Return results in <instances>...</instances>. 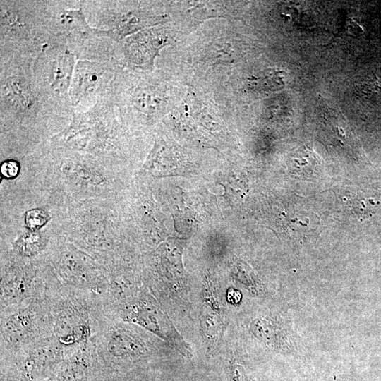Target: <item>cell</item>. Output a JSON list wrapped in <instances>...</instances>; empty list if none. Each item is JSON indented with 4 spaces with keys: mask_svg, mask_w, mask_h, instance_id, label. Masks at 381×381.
<instances>
[{
    "mask_svg": "<svg viewBox=\"0 0 381 381\" xmlns=\"http://www.w3.org/2000/svg\"><path fill=\"white\" fill-rule=\"evenodd\" d=\"M47 24L49 44L66 46L78 60L119 64L116 56L121 44L90 25L82 1H47Z\"/></svg>",
    "mask_w": 381,
    "mask_h": 381,
    "instance_id": "cell-1",
    "label": "cell"
},
{
    "mask_svg": "<svg viewBox=\"0 0 381 381\" xmlns=\"http://www.w3.org/2000/svg\"><path fill=\"white\" fill-rule=\"evenodd\" d=\"M47 301L53 334L63 349L92 339L109 317L101 295L63 284Z\"/></svg>",
    "mask_w": 381,
    "mask_h": 381,
    "instance_id": "cell-2",
    "label": "cell"
},
{
    "mask_svg": "<svg viewBox=\"0 0 381 381\" xmlns=\"http://www.w3.org/2000/svg\"><path fill=\"white\" fill-rule=\"evenodd\" d=\"M0 111L4 120L31 121L62 114L43 97L33 77L34 56L0 55Z\"/></svg>",
    "mask_w": 381,
    "mask_h": 381,
    "instance_id": "cell-3",
    "label": "cell"
},
{
    "mask_svg": "<svg viewBox=\"0 0 381 381\" xmlns=\"http://www.w3.org/2000/svg\"><path fill=\"white\" fill-rule=\"evenodd\" d=\"M0 2V55L35 57L50 38L47 1Z\"/></svg>",
    "mask_w": 381,
    "mask_h": 381,
    "instance_id": "cell-4",
    "label": "cell"
},
{
    "mask_svg": "<svg viewBox=\"0 0 381 381\" xmlns=\"http://www.w3.org/2000/svg\"><path fill=\"white\" fill-rule=\"evenodd\" d=\"M140 327L109 316L92 338L109 373H126L152 356L153 341Z\"/></svg>",
    "mask_w": 381,
    "mask_h": 381,
    "instance_id": "cell-5",
    "label": "cell"
},
{
    "mask_svg": "<svg viewBox=\"0 0 381 381\" xmlns=\"http://www.w3.org/2000/svg\"><path fill=\"white\" fill-rule=\"evenodd\" d=\"M77 58L66 46L47 44L35 57L32 71L35 84L47 101L62 114L74 113L69 88Z\"/></svg>",
    "mask_w": 381,
    "mask_h": 381,
    "instance_id": "cell-6",
    "label": "cell"
},
{
    "mask_svg": "<svg viewBox=\"0 0 381 381\" xmlns=\"http://www.w3.org/2000/svg\"><path fill=\"white\" fill-rule=\"evenodd\" d=\"M53 335L47 300L0 310V354L15 352Z\"/></svg>",
    "mask_w": 381,
    "mask_h": 381,
    "instance_id": "cell-7",
    "label": "cell"
},
{
    "mask_svg": "<svg viewBox=\"0 0 381 381\" xmlns=\"http://www.w3.org/2000/svg\"><path fill=\"white\" fill-rule=\"evenodd\" d=\"M63 357V348L54 335L15 352L1 353L0 381L52 378Z\"/></svg>",
    "mask_w": 381,
    "mask_h": 381,
    "instance_id": "cell-8",
    "label": "cell"
},
{
    "mask_svg": "<svg viewBox=\"0 0 381 381\" xmlns=\"http://www.w3.org/2000/svg\"><path fill=\"white\" fill-rule=\"evenodd\" d=\"M61 284L59 279L38 267L10 262L1 272L0 310L45 301Z\"/></svg>",
    "mask_w": 381,
    "mask_h": 381,
    "instance_id": "cell-9",
    "label": "cell"
},
{
    "mask_svg": "<svg viewBox=\"0 0 381 381\" xmlns=\"http://www.w3.org/2000/svg\"><path fill=\"white\" fill-rule=\"evenodd\" d=\"M114 317L143 328L173 346L185 357L193 356L188 343L176 329L152 291L147 289L141 288L133 300L119 310Z\"/></svg>",
    "mask_w": 381,
    "mask_h": 381,
    "instance_id": "cell-10",
    "label": "cell"
},
{
    "mask_svg": "<svg viewBox=\"0 0 381 381\" xmlns=\"http://www.w3.org/2000/svg\"><path fill=\"white\" fill-rule=\"evenodd\" d=\"M119 69L114 62L78 60L68 92L74 112L87 111L110 96Z\"/></svg>",
    "mask_w": 381,
    "mask_h": 381,
    "instance_id": "cell-11",
    "label": "cell"
},
{
    "mask_svg": "<svg viewBox=\"0 0 381 381\" xmlns=\"http://www.w3.org/2000/svg\"><path fill=\"white\" fill-rule=\"evenodd\" d=\"M56 267L64 286L101 296L104 294L108 277L84 255L71 249L64 250Z\"/></svg>",
    "mask_w": 381,
    "mask_h": 381,
    "instance_id": "cell-12",
    "label": "cell"
},
{
    "mask_svg": "<svg viewBox=\"0 0 381 381\" xmlns=\"http://www.w3.org/2000/svg\"><path fill=\"white\" fill-rule=\"evenodd\" d=\"M64 350L53 381H93L107 374L93 339Z\"/></svg>",
    "mask_w": 381,
    "mask_h": 381,
    "instance_id": "cell-13",
    "label": "cell"
},
{
    "mask_svg": "<svg viewBox=\"0 0 381 381\" xmlns=\"http://www.w3.org/2000/svg\"><path fill=\"white\" fill-rule=\"evenodd\" d=\"M167 38L157 28L141 30L125 38L121 42V54L132 67L150 69Z\"/></svg>",
    "mask_w": 381,
    "mask_h": 381,
    "instance_id": "cell-14",
    "label": "cell"
},
{
    "mask_svg": "<svg viewBox=\"0 0 381 381\" xmlns=\"http://www.w3.org/2000/svg\"><path fill=\"white\" fill-rule=\"evenodd\" d=\"M150 81H141L125 91L126 95L111 94L113 102L124 100L132 109L147 117L154 116L162 110L164 95L159 87Z\"/></svg>",
    "mask_w": 381,
    "mask_h": 381,
    "instance_id": "cell-15",
    "label": "cell"
},
{
    "mask_svg": "<svg viewBox=\"0 0 381 381\" xmlns=\"http://www.w3.org/2000/svg\"><path fill=\"white\" fill-rule=\"evenodd\" d=\"M174 153L163 141L155 144L150 152L145 169L155 176L179 174L184 168L179 157H172Z\"/></svg>",
    "mask_w": 381,
    "mask_h": 381,
    "instance_id": "cell-16",
    "label": "cell"
},
{
    "mask_svg": "<svg viewBox=\"0 0 381 381\" xmlns=\"http://www.w3.org/2000/svg\"><path fill=\"white\" fill-rule=\"evenodd\" d=\"M47 240L32 231L18 238L12 245V254L21 260L32 259L41 254L47 247Z\"/></svg>",
    "mask_w": 381,
    "mask_h": 381,
    "instance_id": "cell-17",
    "label": "cell"
},
{
    "mask_svg": "<svg viewBox=\"0 0 381 381\" xmlns=\"http://www.w3.org/2000/svg\"><path fill=\"white\" fill-rule=\"evenodd\" d=\"M222 321L217 307L206 301L201 310V331L206 342L212 345L217 340Z\"/></svg>",
    "mask_w": 381,
    "mask_h": 381,
    "instance_id": "cell-18",
    "label": "cell"
},
{
    "mask_svg": "<svg viewBox=\"0 0 381 381\" xmlns=\"http://www.w3.org/2000/svg\"><path fill=\"white\" fill-rule=\"evenodd\" d=\"M250 329L253 334L265 344L272 346L279 344V335L277 329L270 322L256 319L251 322Z\"/></svg>",
    "mask_w": 381,
    "mask_h": 381,
    "instance_id": "cell-19",
    "label": "cell"
},
{
    "mask_svg": "<svg viewBox=\"0 0 381 381\" xmlns=\"http://www.w3.org/2000/svg\"><path fill=\"white\" fill-rule=\"evenodd\" d=\"M162 265L167 277L170 279H179L183 277V270L181 261V253L166 249L162 254Z\"/></svg>",
    "mask_w": 381,
    "mask_h": 381,
    "instance_id": "cell-20",
    "label": "cell"
},
{
    "mask_svg": "<svg viewBox=\"0 0 381 381\" xmlns=\"http://www.w3.org/2000/svg\"><path fill=\"white\" fill-rule=\"evenodd\" d=\"M49 216L42 209H33L28 211L25 214V224L32 231L42 227L48 220Z\"/></svg>",
    "mask_w": 381,
    "mask_h": 381,
    "instance_id": "cell-21",
    "label": "cell"
},
{
    "mask_svg": "<svg viewBox=\"0 0 381 381\" xmlns=\"http://www.w3.org/2000/svg\"><path fill=\"white\" fill-rule=\"evenodd\" d=\"M316 217V216H315ZM315 217L310 218L298 214V217H291L290 226L294 231H307L315 227Z\"/></svg>",
    "mask_w": 381,
    "mask_h": 381,
    "instance_id": "cell-22",
    "label": "cell"
},
{
    "mask_svg": "<svg viewBox=\"0 0 381 381\" xmlns=\"http://www.w3.org/2000/svg\"><path fill=\"white\" fill-rule=\"evenodd\" d=\"M19 163L13 159L6 160L1 165V171L4 178L13 179L18 174Z\"/></svg>",
    "mask_w": 381,
    "mask_h": 381,
    "instance_id": "cell-23",
    "label": "cell"
},
{
    "mask_svg": "<svg viewBox=\"0 0 381 381\" xmlns=\"http://www.w3.org/2000/svg\"><path fill=\"white\" fill-rule=\"evenodd\" d=\"M229 381H248L245 370L241 365L233 364L228 370Z\"/></svg>",
    "mask_w": 381,
    "mask_h": 381,
    "instance_id": "cell-24",
    "label": "cell"
},
{
    "mask_svg": "<svg viewBox=\"0 0 381 381\" xmlns=\"http://www.w3.org/2000/svg\"><path fill=\"white\" fill-rule=\"evenodd\" d=\"M365 92L367 93H378L381 95V83L378 81H374L369 83H365L363 87Z\"/></svg>",
    "mask_w": 381,
    "mask_h": 381,
    "instance_id": "cell-25",
    "label": "cell"
},
{
    "mask_svg": "<svg viewBox=\"0 0 381 381\" xmlns=\"http://www.w3.org/2000/svg\"><path fill=\"white\" fill-rule=\"evenodd\" d=\"M227 300L231 303H236L239 302L241 295L239 291L234 289H229L226 294Z\"/></svg>",
    "mask_w": 381,
    "mask_h": 381,
    "instance_id": "cell-26",
    "label": "cell"
},
{
    "mask_svg": "<svg viewBox=\"0 0 381 381\" xmlns=\"http://www.w3.org/2000/svg\"><path fill=\"white\" fill-rule=\"evenodd\" d=\"M130 378L127 372L112 373V381H131Z\"/></svg>",
    "mask_w": 381,
    "mask_h": 381,
    "instance_id": "cell-27",
    "label": "cell"
},
{
    "mask_svg": "<svg viewBox=\"0 0 381 381\" xmlns=\"http://www.w3.org/2000/svg\"><path fill=\"white\" fill-rule=\"evenodd\" d=\"M93 381H112V373L107 374L99 378H97Z\"/></svg>",
    "mask_w": 381,
    "mask_h": 381,
    "instance_id": "cell-28",
    "label": "cell"
},
{
    "mask_svg": "<svg viewBox=\"0 0 381 381\" xmlns=\"http://www.w3.org/2000/svg\"><path fill=\"white\" fill-rule=\"evenodd\" d=\"M44 381H53V380H52V378H50V379L46 380Z\"/></svg>",
    "mask_w": 381,
    "mask_h": 381,
    "instance_id": "cell-29",
    "label": "cell"
}]
</instances>
